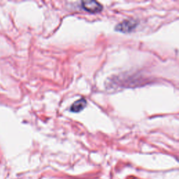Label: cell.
Here are the masks:
<instances>
[{"mask_svg": "<svg viewBox=\"0 0 179 179\" xmlns=\"http://www.w3.org/2000/svg\"><path fill=\"white\" fill-rule=\"evenodd\" d=\"M81 6L84 10L88 12L95 14L99 13L102 10V6L96 1H91V0H86L81 2Z\"/></svg>", "mask_w": 179, "mask_h": 179, "instance_id": "1", "label": "cell"}, {"mask_svg": "<svg viewBox=\"0 0 179 179\" xmlns=\"http://www.w3.org/2000/svg\"><path fill=\"white\" fill-rule=\"evenodd\" d=\"M136 25H137L136 21L129 19V20H125L121 22L120 24H118L116 27V29L119 32H121L128 33L132 31L134 29H135Z\"/></svg>", "mask_w": 179, "mask_h": 179, "instance_id": "2", "label": "cell"}, {"mask_svg": "<svg viewBox=\"0 0 179 179\" xmlns=\"http://www.w3.org/2000/svg\"><path fill=\"white\" fill-rule=\"evenodd\" d=\"M86 105H87V102L86 99L82 98V99L77 100V101L75 102L73 104H72L71 108H70V111L74 113L80 112L85 107H86Z\"/></svg>", "mask_w": 179, "mask_h": 179, "instance_id": "3", "label": "cell"}]
</instances>
